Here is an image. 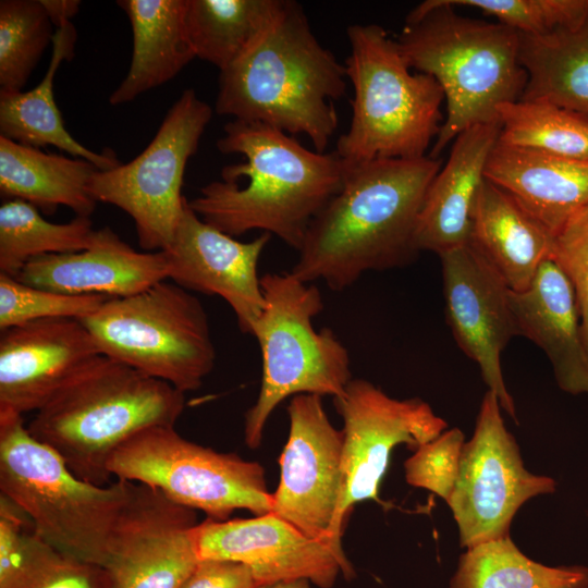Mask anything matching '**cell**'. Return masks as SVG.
Returning <instances> with one entry per match:
<instances>
[{
	"instance_id": "cell-4",
	"label": "cell",
	"mask_w": 588,
	"mask_h": 588,
	"mask_svg": "<svg viewBox=\"0 0 588 588\" xmlns=\"http://www.w3.org/2000/svg\"><path fill=\"white\" fill-rule=\"evenodd\" d=\"M395 40L408 66L444 93L446 114L431 158L463 131L499 121L498 107L523 97L528 75L519 34L499 22L463 16L448 0H426L407 14Z\"/></svg>"
},
{
	"instance_id": "cell-5",
	"label": "cell",
	"mask_w": 588,
	"mask_h": 588,
	"mask_svg": "<svg viewBox=\"0 0 588 588\" xmlns=\"http://www.w3.org/2000/svg\"><path fill=\"white\" fill-rule=\"evenodd\" d=\"M171 384L99 355L60 389L26 425L78 478L106 486L108 463L136 432L174 426L185 397Z\"/></svg>"
},
{
	"instance_id": "cell-26",
	"label": "cell",
	"mask_w": 588,
	"mask_h": 588,
	"mask_svg": "<svg viewBox=\"0 0 588 588\" xmlns=\"http://www.w3.org/2000/svg\"><path fill=\"white\" fill-rule=\"evenodd\" d=\"M99 169L82 158L47 154L0 135V193L51 215L59 206L90 218L97 201L90 183Z\"/></svg>"
},
{
	"instance_id": "cell-12",
	"label": "cell",
	"mask_w": 588,
	"mask_h": 588,
	"mask_svg": "<svg viewBox=\"0 0 588 588\" xmlns=\"http://www.w3.org/2000/svg\"><path fill=\"white\" fill-rule=\"evenodd\" d=\"M555 481L528 471L506 429L497 395L487 390L471 439L464 443L453 491L446 501L458 527L460 544L510 537L512 520L529 499L553 493Z\"/></svg>"
},
{
	"instance_id": "cell-19",
	"label": "cell",
	"mask_w": 588,
	"mask_h": 588,
	"mask_svg": "<svg viewBox=\"0 0 588 588\" xmlns=\"http://www.w3.org/2000/svg\"><path fill=\"white\" fill-rule=\"evenodd\" d=\"M99 355L79 319L49 318L1 330L0 412L36 413Z\"/></svg>"
},
{
	"instance_id": "cell-34",
	"label": "cell",
	"mask_w": 588,
	"mask_h": 588,
	"mask_svg": "<svg viewBox=\"0 0 588 588\" xmlns=\"http://www.w3.org/2000/svg\"><path fill=\"white\" fill-rule=\"evenodd\" d=\"M109 298L45 290L0 273V330L49 318L83 320Z\"/></svg>"
},
{
	"instance_id": "cell-8",
	"label": "cell",
	"mask_w": 588,
	"mask_h": 588,
	"mask_svg": "<svg viewBox=\"0 0 588 588\" xmlns=\"http://www.w3.org/2000/svg\"><path fill=\"white\" fill-rule=\"evenodd\" d=\"M265 305L252 335L262 359L260 391L245 414L244 437L260 445L272 412L298 394L341 395L353 379L346 347L329 328L317 331L314 318L323 309L318 287L291 272L260 278Z\"/></svg>"
},
{
	"instance_id": "cell-6",
	"label": "cell",
	"mask_w": 588,
	"mask_h": 588,
	"mask_svg": "<svg viewBox=\"0 0 588 588\" xmlns=\"http://www.w3.org/2000/svg\"><path fill=\"white\" fill-rule=\"evenodd\" d=\"M346 34L351 51L344 65L354 89L352 120L334 150L351 166L428 156L444 121L439 83L413 72L383 27L354 24Z\"/></svg>"
},
{
	"instance_id": "cell-10",
	"label": "cell",
	"mask_w": 588,
	"mask_h": 588,
	"mask_svg": "<svg viewBox=\"0 0 588 588\" xmlns=\"http://www.w3.org/2000/svg\"><path fill=\"white\" fill-rule=\"evenodd\" d=\"M108 471L158 489L215 520L229 519L235 510L255 516L272 512V493L258 462L186 440L174 426L155 425L130 437L110 457Z\"/></svg>"
},
{
	"instance_id": "cell-31",
	"label": "cell",
	"mask_w": 588,
	"mask_h": 588,
	"mask_svg": "<svg viewBox=\"0 0 588 588\" xmlns=\"http://www.w3.org/2000/svg\"><path fill=\"white\" fill-rule=\"evenodd\" d=\"M95 233L88 217L53 223L27 201L4 199L0 206V273L16 278L34 258L81 252L90 246Z\"/></svg>"
},
{
	"instance_id": "cell-25",
	"label": "cell",
	"mask_w": 588,
	"mask_h": 588,
	"mask_svg": "<svg viewBox=\"0 0 588 588\" xmlns=\"http://www.w3.org/2000/svg\"><path fill=\"white\" fill-rule=\"evenodd\" d=\"M133 34L125 78L109 97L112 106L130 102L173 77L195 57L186 28L187 0H120Z\"/></svg>"
},
{
	"instance_id": "cell-14",
	"label": "cell",
	"mask_w": 588,
	"mask_h": 588,
	"mask_svg": "<svg viewBox=\"0 0 588 588\" xmlns=\"http://www.w3.org/2000/svg\"><path fill=\"white\" fill-rule=\"evenodd\" d=\"M321 397L298 394L290 400V430L279 458L280 481L272 493V513L308 537L344 552L336 530L343 432L330 421Z\"/></svg>"
},
{
	"instance_id": "cell-24",
	"label": "cell",
	"mask_w": 588,
	"mask_h": 588,
	"mask_svg": "<svg viewBox=\"0 0 588 588\" xmlns=\"http://www.w3.org/2000/svg\"><path fill=\"white\" fill-rule=\"evenodd\" d=\"M469 242L510 290L519 292L551 259L553 234L509 193L486 179L475 200Z\"/></svg>"
},
{
	"instance_id": "cell-17",
	"label": "cell",
	"mask_w": 588,
	"mask_h": 588,
	"mask_svg": "<svg viewBox=\"0 0 588 588\" xmlns=\"http://www.w3.org/2000/svg\"><path fill=\"white\" fill-rule=\"evenodd\" d=\"M199 560L241 562L261 586L307 579L331 588L339 574L355 576L344 552L310 538L274 513L252 518H207L192 530Z\"/></svg>"
},
{
	"instance_id": "cell-40",
	"label": "cell",
	"mask_w": 588,
	"mask_h": 588,
	"mask_svg": "<svg viewBox=\"0 0 588 588\" xmlns=\"http://www.w3.org/2000/svg\"><path fill=\"white\" fill-rule=\"evenodd\" d=\"M56 28L71 22L79 10V0H40Z\"/></svg>"
},
{
	"instance_id": "cell-20",
	"label": "cell",
	"mask_w": 588,
	"mask_h": 588,
	"mask_svg": "<svg viewBox=\"0 0 588 588\" xmlns=\"http://www.w3.org/2000/svg\"><path fill=\"white\" fill-rule=\"evenodd\" d=\"M19 281L72 295L125 297L168 279L163 250L138 252L109 226L96 230L87 248L28 261Z\"/></svg>"
},
{
	"instance_id": "cell-21",
	"label": "cell",
	"mask_w": 588,
	"mask_h": 588,
	"mask_svg": "<svg viewBox=\"0 0 588 588\" xmlns=\"http://www.w3.org/2000/svg\"><path fill=\"white\" fill-rule=\"evenodd\" d=\"M500 131V121L477 124L453 140L424 198L415 233L418 252L439 256L469 242L475 200Z\"/></svg>"
},
{
	"instance_id": "cell-1",
	"label": "cell",
	"mask_w": 588,
	"mask_h": 588,
	"mask_svg": "<svg viewBox=\"0 0 588 588\" xmlns=\"http://www.w3.org/2000/svg\"><path fill=\"white\" fill-rule=\"evenodd\" d=\"M244 162L221 170L189 207L233 237L258 230L298 250L323 207L342 188L352 166L335 150H309L292 135L259 122L232 120L217 142Z\"/></svg>"
},
{
	"instance_id": "cell-35",
	"label": "cell",
	"mask_w": 588,
	"mask_h": 588,
	"mask_svg": "<svg viewBox=\"0 0 588 588\" xmlns=\"http://www.w3.org/2000/svg\"><path fill=\"white\" fill-rule=\"evenodd\" d=\"M454 7L480 10L518 34L543 36L578 25L588 15V0H448Z\"/></svg>"
},
{
	"instance_id": "cell-11",
	"label": "cell",
	"mask_w": 588,
	"mask_h": 588,
	"mask_svg": "<svg viewBox=\"0 0 588 588\" xmlns=\"http://www.w3.org/2000/svg\"><path fill=\"white\" fill-rule=\"evenodd\" d=\"M211 117L212 108L195 90L185 89L136 158L98 170L91 180L94 199L132 218L145 252L164 250L174 236L187 201L181 193L185 168Z\"/></svg>"
},
{
	"instance_id": "cell-30",
	"label": "cell",
	"mask_w": 588,
	"mask_h": 588,
	"mask_svg": "<svg viewBox=\"0 0 588 588\" xmlns=\"http://www.w3.org/2000/svg\"><path fill=\"white\" fill-rule=\"evenodd\" d=\"M449 588H588V567L538 563L507 537L466 549Z\"/></svg>"
},
{
	"instance_id": "cell-33",
	"label": "cell",
	"mask_w": 588,
	"mask_h": 588,
	"mask_svg": "<svg viewBox=\"0 0 588 588\" xmlns=\"http://www.w3.org/2000/svg\"><path fill=\"white\" fill-rule=\"evenodd\" d=\"M52 23L40 0L0 1V91H21L52 42Z\"/></svg>"
},
{
	"instance_id": "cell-37",
	"label": "cell",
	"mask_w": 588,
	"mask_h": 588,
	"mask_svg": "<svg viewBox=\"0 0 588 588\" xmlns=\"http://www.w3.org/2000/svg\"><path fill=\"white\" fill-rule=\"evenodd\" d=\"M551 260L574 290L588 350V205L569 215L553 233Z\"/></svg>"
},
{
	"instance_id": "cell-13",
	"label": "cell",
	"mask_w": 588,
	"mask_h": 588,
	"mask_svg": "<svg viewBox=\"0 0 588 588\" xmlns=\"http://www.w3.org/2000/svg\"><path fill=\"white\" fill-rule=\"evenodd\" d=\"M333 404L343 420V488L336 514L342 535L355 504L379 501L392 450L407 444L414 451L446 430L448 424L424 400L391 397L365 379H352Z\"/></svg>"
},
{
	"instance_id": "cell-27",
	"label": "cell",
	"mask_w": 588,
	"mask_h": 588,
	"mask_svg": "<svg viewBox=\"0 0 588 588\" xmlns=\"http://www.w3.org/2000/svg\"><path fill=\"white\" fill-rule=\"evenodd\" d=\"M76 29L71 22L54 30L49 66L41 82L28 91H0V133L14 142L33 146H54L99 170H110L122 162L115 152H96L75 140L66 131L53 97V79L62 61L74 57Z\"/></svg>"
},
{
	"instance_id": "cell-41",
	"label": "cell",
	"mask_w": 588,
	"mask_h": 588,
	"mask_svg": "<svg viewBox=\"0 0 588 588\" xmlns=\"http://www.w3.org/2000/svg\"><path fill=\"white\" fill-rule=\"evenodd\" d=\"M310 581L307 579H296L290 581L277 583L273 585L261 586L260 588H310Z\"/></svg>"
},
{
	"instance_id": "cell-18",
	"label": "cell",
	"mask_w": 588,
	"mask_h": 588,
	"mask_svg": "<svg viewBox=\"0 0 588 588\" xmlns=\"http://www.w3.org/2000/svg\"><path fill=\"white\" fill-rule=\"evenodd\" d=\"M271 235L241 242L205 222L185 203L174 236L163 250L168 280L189 292L218 295L236 316L242 332L252 329L265 305L258 262Z\"/></svg>"
},
{
	"instance_id": "cell-16",
	"label": "cell",
	"mask_w": 588,
	"mask_h": 588,
	"mask_svg": "<svg viewBox=\"0 0 588 588\" xmlns=\"http://www.w3.org/2000/svg\"><path fill=\"white\" fill-rule=\"evenodd\" d=\"M446 322L464 354L479 367L481 377L515 421V403L501 366V355L519 335L510 302V287L468 242L439 255Z\"/></svg>"
},
{
	"instance_id": "cell-23",
	"label": "cell",
	"mask_w": 588,
	"mask_h": 588,
	"mask_svg": "<svg viewBox=\"0 0 588 588\" xmlns=\"http://www.w3.org/2000/svg\"><path fill=\"white\" fill-rule=\"evenodd\" d=\"M485 175L552 234L588 205V158L546 155L498 142Z\"/></svg>"
},
{
	"instance_id": "cell-22",
	"label": "cell",
	"mask_w": 588,
	"mask_h": 588,
	"mask_svg": "<svg viewBox=\"0 0 588 588\" xmlns=\"http://www.w3.org/2000/svg\"><path fill=\"white\" fill-rule=\"evenodd\" d=\"M519 335L548 356L559 387L571 394H588V350L574 290L551 260L544 261L523 291H510Z\"/></svg>"
},
{
	"instance_id": "cell-2",
	"label": "cell",
	"mask_w": 588,
	"mask_h": 588,
	"mask_svg": "<svg viewBox=\"0 0 588 588\" xmlns=\"http://www.w3.org/2000/svg\"><path fill=\"white\" fill-rule=\"evenodd\" d=\"M441 167L429 156L352 166L340 192L310 223L290 272L343 291L368 271L412 262L419 253L418 216Z\"/></svg>"
},
{
	"instance_id": "cell-28",
	"label": "cell",
	"mask_w": 588,
	"mask_h": 588,
	"mask_svg": "<svg viewBox=\"0 0 588 588\" xmlns=\"http://www.w3.org/2000/svg\"><path fill=\"white\" fill-rule=\"evenodd\" d=\"M528 79L520 99L549 101L588 119V15L543 36L519 34Z\"/></svg>"
},
{
	"instance_id": "cell-38",
	"label": "cell",
	"mask_w": 588,
	"mask_h": 588,
	"mask_svg": "<svg viewBox=\"0 0 588 588\" xmlns=\"http://www.w3.org/2000/svg\"><path fill=\"white\" fill-rule=\"evenodd\" d=\"M27 588H113L107 569L60 552Z\"/></svg>"
},
{
	"instance_id": "cell-3",
	"label": "cell",
	"mask_w": 588,
	"mask_h": 588,
	"mask_svg": "<svg viewBox=\"0 0 588 588\" xmlns=\"http://www.w3.org/2000/svg\"><path fill=\"white\" fill-rule=\"evenodd\" d=\"M346 81L345 65L318 41L302 5L286 0L275 22L220 72L215 110L303 134L326 152L339 125L333 101Z\"/></svg>"
},
{
	"instance_id": "cell-9",
	"label": "cell",
	"mask_w": 588,
	"mask_h": 588,
	"mask_svg": "<svg viewBox=\"0 0 588 588\" xmlns=\"http://www.w3.org/2000/svg\"><path fill=\"white\" fill-rule=\"evenodd\" d=\"M82 321L102 355L183 393L200 388L215 367L204 306L168 279L133 295L109 298Z\"/></svg>"
},
{
	"instance_id": "cell-39",
	"label": "cell",
	"mask_w": 588,
	"mask_h": 588,
	"mask_svg": "<svg viewBox=\"0 0 588 588\" xmlns=\"http://www.w3.org/2000/svg\"><path fill=\"white\" fill-rule=\"evenodd\" d=\"M180 588H260L247 565L229 560H199Z\"/></svg>"
},
{
	"instance_id": "cell-36",
	"label": "cell",
	"mask_w": 588,
	"mask_h": 588,
	"mask_svg": "<svg viewBox=\"0 0 588 588\" xmlns=\"http://www.w3.org/2000/svg\"><path fill=\"white\" fill-rule=\"evenodd\" d=\"M464 443L463 431L452 428L419 445L404 463L406 482L446 502L457 479Z\"/></svg>"
},
{
	"instance_id": "cell-29",
	"label": "cell",
	"mask_w": 588,
	"mask_h": 588,
	"mask_svg": "<svg viewBox=\"0 0 588 588\" xmlns=\"http://www.w3.org/2000/svg\"><path fill=\"white\" fill-rule=\"evenodd\" d=\"M286 0H187L195 57L219 71L233 64L279 17Z\"/></svg>"
},
{
	"instance_id": "cell-15",
	"label": "cell",
	"mask_w": 588,
	"mask_h": 588,
	"mask_svg": "<svg viewBox=\"0 0 588 588\" xmlns=\"http://www.w3.org/2000/svg\"><path fill=\"white\" fill-rule=\"evenodd\" d=\"M197 524L195 510L130 481L105 565L113 588H180L199 561L192 534Z\"/></svg>"
},
{
	"instance_id": "cell-32",
	"label": "cell",
	"mask_w": 588,
	"mask_h": 588,
	"mask_svg": "<svg viewBox=\"0 0 588 588\" xmlns=\"http://www.w3.org/2000/svg\"><path fill=\"white\" fill-rule=\"evenodd\" d=\"M499 143L552 156L588 158V119L549 101L523 100L498 107Z\"/></svg>"
},
{
	"instance_id": "cell-7",
	"label": "cell",
	"mask_w": 588,
	"mask_h": 588,
	"mask_svg": "<svg viewBox=\"0 0 588 588\" xmlns=\"http://www.w3.org/2000/svg\"><path fill=\"white\" fill-rule=\"evenodd\" d=\"M0 491L53 549L105 567L130 481L98 486L78 478L30 436L22 415L0 412Z\"/></svg>"
}]
</instances>
